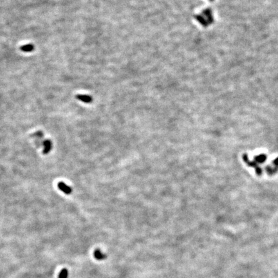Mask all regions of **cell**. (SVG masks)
<instances>
[{"mask_svg": "<svg viewBox=\"0 0 278 278\" xmlns=\"http://www.w3.org/2000/svg\"><path fill=\"white\" fill-rule=\"evenodd\" d=\"M243 158L244 161L247 163V165H249V166L253 167V168H254L256 169V173H257L258 174H259V175H261V168L256 164H255L254 162H252V161H250L247 155L245 154V155H243Z\"/></svg>", "mask_w": 278, "mask_h": 278, "instance_id": "1", "label": "cell"}, {"mask_svg": "<svg viewBox=\"0 0 278 278\" xmlns=\"http://www.w3.org/2000/svg\"><path fill=\"white\" fill-rule=\"evenodd\" d=\"M57 186H58V188H59V189H60L61 191L63 192V193L65 194H70L72 193V188L70 187V186L66 185V183H65L64 182H59V183H58Z\"/></svg>", "mask_w": 278, "mask_h": 278, "instance_id": "2", "label": "cell"}, {"mask_svg": "<svg viewBox=\"0 0 278 278\" xmlns=\"http://www.w3.org/2000/svg\"><path fill=\"white\" fill-rule=\"evenodd\" d=\"M43 146H44L43 149V153L44 154H48V153L51 151L52 148V142L50 140H45L43 142Z\"/></svg>", "mask_w": 278, "mask_h": 278, "instance_id": "3", "label": "cell"}, {"mask_svg": "<svg viewBox=\"0 0 278 278\" xmlns=\"http://www.w3.org/2000/svg\"><path fill=\"white\" fill-rule=\"evenodd\" d=\"M76 98L85 103H90L92 102V98L90 95H76Z\"/></svg>", "mask_w": 278, "mask_h": 278, "instance_id": "4", "label": "cell"}, {"mask_svg": "<svg viewBox=\"0 0 278 278\" xmlns=\"http://www.w3.org/2000/svg\"><path fill=\"white\" fill-rule=\"evenodd\" d=\"M94 257H95V258L96 260H105L106 258V254H103L101 251V250H99V249H96L95 251H94Z\"/></svg>", "mask_w": 278, "mask_h": 278, "instance_id": "5", "label": "cell"}, {"mask_svg": "<svg viewBox=\"0 0 278 278\" xmlns=\"http://www.w3.org/2000/svg\"><path fill=\"white\" fill-rule=\"evenodd\" d=\"M20 49L23 52H30L34 50V46L33 44H25V45L22 46Z\"/></svg>", "mask_w": 278, "mask_h": 278, "instance_id": "6", "label": "cell"}, {"mask_svg": "<svg viewBox=\"0 0 278 278\" xmlns=\"http://www.w3.org/2000/svg\"><path fill=\"white\" fill-rule=\"evenodd\" d=\"M266 158V156L264 154H261L260 155H258L255 157V160L258 163H263L265 161Z\"/></svg>", "mask_w": 278, "mask_h": 278, "instance_id": "7", "label": "cell"}, {"mask_svg": "<svg viewBox=\"0 0 278 278\" xmlns=\"http://www.w3.org/2000/svg\"><path fill=\"white\" fill-rule=\"evenodd\" d=\"M68 271L66 268H63L59 274V278H68Z\"/></svg>", "mask_w": 278, "mask_h": 278, "instance_id": "8", "label": "cell"}]
</instances>
